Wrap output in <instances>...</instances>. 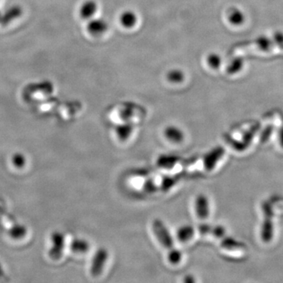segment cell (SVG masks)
Instances as JSON below:
<instances>
[{
    "mask_svg": "<svg viewBox=\"0 0 283 283\" xmlns=\"http://www.w3.org/2000/svg\"><path fill=\"white\" fill-rule=\"evenodd\" d=\"M154 231L158 237L160 243L169 251V260L172 264L178 263L181 259V255L174 248L172 239L165 226L160 220H156L153 224Z\"/></svg>",
    "mask_w": 283,
    "mask_h": 283,
    "instance_id": "cell-1",
    "label": "cell"
},
{
    "mask_svg": "<svg viewBox=\"0 0 283 283\" xmlns=\"http://www.w3.org/2000/svg\"><path fill=\"white\" fill-rule=\"evenodd\" d=\"M264 214H265V221H264L262 229H261V237L265 243H269L273 237V210L272 205L269 202H264L262 205Z\"/></svg>",
    "mask_w": 283,
    "mask_h": 283,
    "instance_id": "cell-2",
    "label": "cell"
},
{
    "mask_svg": "<svg viewBox=\"0 0 283 283\" xmlns=\"http://www.w3.org/2000/svg\"><path fill=\"white\" fill-rule=\"evenodd\" d=\"M108 24L103 18H92L86 26V30L93 36H99L105 34L108 31Z\"/></svg>",
    "mask_w": 283,
    "mask_h": 283,
    "instance_id": "cell-3",
    "label": "cell"
},
{
    "mask_svg": "<svg viewBox=\"0 0 283 283\" xmlns=\"http://www.w3.org/2000/svg\"><path fill=\"white\" fill-rule=\"evenodd\" d=\"M23 14V8L19 5L11 6L5 12L3 13L0 19V25L2 26H7L13 20L21 17Z\"/></svg>",
    "mask_w": 283,
    "mask_h": 283,
    "instance_id": "cell-4",
    "label": "cell"
},
{
    "mask_svg": "<svg viewBox=\"0 0 283 283\" xmlns=\"http://www.w3.org/2000/svg\"><path fill=\"white\" fill-rule=\"evenodd\" d=\"M119 21L124 29H134L139 23V16L134 10H126L120 14Z\"/></svg>",
    "mask_w": 283,
    "mask_h": 283,
    "instance_id": "cell-5",
    "label": "cell"
},
{
    "mask_svg": "<svg viewBox=\"0 0 283 283\" xmlns=\"http://www.w3.org/2000/svg\"><path fill=\"white\" fill-rule=\"evenodd\" d=\"M99 5L95 0H86L79 9L80 17L83 20H90L96 14Z\"/></svg>",
    "mask_w": 283,
    "mask_h": 283,
    "instance_id": "cell-6",
    "label": "cell"
},
{
    "mask_svg": "<svg viewBox=\"0 0 283 283\" xmlns=\"http://www.w3.org/2000/svg\"><path fill=\"white\" fill-rule=\"evenodd\" d=\"M107 257H108V253L105 249H100L98 250L96 254L94 256L93 262H92V273L94 276L100 275Z\"/></svg>",
    "mask_w": 283,
    "mask_h": 283,
    "instance_id": "cell-7",
    "label": "cell"
},
{
    "mask_svg": "<svg viewBox=\"0 0 283 283\" xmlns=\"http://www.w3.org/2000/svg\"><path fill=\"white\" fill-rule=\"evenodd\" d=\"M52 241L54 247L50 251V256L52 259H58L61 256L64 247V236L59 232L54 233L52 235Z\"/></svg>",
    "mask_w": 283,
    "mask_h": 283,
    "instance_id": "cell-8",
    "label": "cell"
},
{
    "mask_svg": "<svg viewBox=\"0 0 283 283\" xmlns=\"http://www.w3.org/2000/svg\"><path fill=\"white\" fill-rule=\"evenodd\" d=\"M227 18L228 23L231 26H236V27L237 26H241L246 21V15H245L244 12H243V10L236 8V7L231 9L228 11Z\"/></svg>",
    "mask_w": 283,
    "mask_h": 283,
    "instance_id": "cell-9",
    "label": "cell"
},
{
    "mask_svg": "<svg viewBox=\"0 0 283 283\" xmlns=\"http://www.w3.org/2000/svg\"><path fill=\"white\" fill-rule=\"evenodd\" d=\"M196 212L201 219H205L209 215V202L203 194L199 195L196 200Z\"/></svg>",
    "mask_w": 283,
    "mask_h": 283,
    "instance_id": "cell-10",
    "label": "cell"
},
{
    "mask_svg": "<svg viewBox=\"0 0 283 283\" xmlns=\"http://www.w3.org/2000/svg\"><path fill=\"white\" fill-rule=\"evenodd\" d=\"M186 74L180 69H171L166 73V80L172 84H180L184 82Z\"/></svg>",
    "mask_w": 283,
    "mask_h": 283,
    "instance_id": "cell-11",
    "label": "cell"
},
{
    "mask_svg": "<svg viewBox=\"0 0 283 283\" xmlns=\"http://www.w3.org/2000/svg\"><path fill=\"white\" fill-rule=\"evenodd\" d=\"M224 150L223 148L219 147L214 149L205 158V165L206 169L210 170L215 165V163L221 159V157L224 155Z\"/></svg>",
    "mask_w": 283,
    "mask_h": 283,
    "instance_id": "cell-12",
    "label": "cell"
},
{
    "mask_svg": "<svg viewBox=\"0 0 283 283\" xmlns=\"http://www.w3.org/2000/svg\"><path fill=\"white\" fill-rule=\"evenodd\" d=\"M206 63L212 70H218L223 64V58L218 53H210L207 55Z\"/></svg>",
    "mask_w": 283,
    "mask_h": 283,
    "instance_id": "cell-13",
    "label": "cell"
},
{
    "mask_svg": "<svg viewBox=\"0 0 283 283\" xmlns=\"http://www.w3.org/2000/svg\"><path fill=\"white\" fill-rule=\"evenodd\" d=\"M165 136L168 139L175 143H180L183 139V133L178 127H168L165 130Z\"/></svg>",
    "mask_w": 283,
    "mask_h": 283,
    "instance_id": "cell-14",
    "label": "cell"
},
{
    "mask_svg": "<svg viewBox=\"0 0 283 283\" xmlns=\"http://www.w3.org/2000/svg\"><path fill=\"white\" fill-rule=\"evenodd\" d=\"M244 67V61L243 58H235L227 66V71L229 74H236L243 70Z\"/></svg>",
    "mask_w": 283,
    "mask_h": 283,
    "instance_id": "cell-15",
    "label": "cell"
},
{
    "mask_svg": "<svg viewBox=\"0 0 283 283\" xmlns=\"http://www.w3.org/2000/svg\"><path fill=\"white\" fill-rule=\"evenodd\" d=\"M274 41L271 40L267 36H259L255 41V45L258 47L259 50L263 51H267L271 49L273 46Z\"/></svg>",
    "mask_w": 283,
    "mask_h": 283,
    "instance_id": "cell-16",
    "label": "cell"
},
{
    "mask_svg": "<svg viewBox=\"0 0 283 283\" xmlns=\"http://www.w3.org/2000/svg\"><path fill=\"white\" fill-rule=\"evenodd\" d=\"M89 248V244H88V243L84 241V240L76 239V240H74L73 243H72V249H73L75 253H86Z\"/></svg>",
    "mask_w": 283,
    "mask_h": 283,
    "instance_id": "cell-17",
    "label": "cell"
},
{
    "mask_svg": "<svg viewBox=\"0 0 283 283\" xmlns=\"http://www.w3.org/2000/svg\"><path fill=\"white\" fill-rule=\"evenodd\" d=\"M193 234V230L190 226L182 227L179 231L178 237L181 242H187L191 238Z\"/></svg>",
    "mask_w": 283,
    "mask_h": 283,
    "instance_id": "cell-18",
    "label": "cell"
},
{
    "mask_svg": "<svg viewBox=\"0 0 283 283\" xmlns=\"http://www.w3.org/2000/svg\"><path fill=\"white\" fill-rule=\"evenodd\" d=\"M222 246L225 247L226 249H240V248H244L245 246L242 243H238V242L235 241L234 239L229 238V237H224L221 243Z\"/></svg>",
    "mask_w": 283,
    "mask_h": 283,
    "instance_id": "cell-19",
    "label": "cell"
},
{
    "mask_svg": "<svg viewBox=\"0 0 283 283\" xmlns=\"http://www.w3.org/2000/svg\"><path fill=\"white\" fill-rule=\"evenodd\" d=\"M132 130H133V127L130 124H125V125L119 126L117 133L121 139H125L126 138L128 137Z\"/></svg>",
    "mask_w": 283,
    "mask_h": 283,
    "instance_id": "cell-20",
    "label": "cell"
},
{
    "mask_svg": "<svg viewBox=\"0 0 283 283\" xmlns=\"http://www.w3.org/2000/svg\"><path fill=\"white\" fill-rule=\"evenodd\" d=\"M13 162H14V165L17 166V168H21V167L25 165L26 158H25V157L23 156V155L17 154V155H14V158H13Z\"/></svg>",
    "mask_w": 283,
    "mask_h": 283,
    "instance_id": "cell-21",
    "label": "cell"
},
{
    "mask_svg": "<svg viewBox=\"0 0 283 283\" xmlns=\"http://www.w3.org/2000/svg\"><path fill=\"white\" fill-rule=\"evenodd\" d=\"M274 43H277L280 46L283 47V32H275L273 36Z\"/></svg>",
    "mask_w": 283,
    "mask_h": 283,
    "instance_id": "cell-22",
    "label": "cell"
},
{
    "mask_svg": "<svg viewBox=\"0 0 283 283\" xmlns=\"http://www.w3.org/2000/svg\"><path fill=\"white\" fill-rule=\"evenodd\" d=\"M278 137H279L280 145H281V147L283 148V127L279 130Z\"/></svg>",
    "mask_w": 283,
    "mask_h": 283,
    "instance_id": "cell-23",
    "label": "cell"
},
{
    "mask_svg": "<svg viewBox=\"0 0 283 283\" xmlns=\"http://www.w3.org/2000/svg\"><path fill=\"white\" fill-rule=\"evenodd\" d=\"M4 278V272L2 266L0 265V278Z\"/></svg>",
    "mask_w": 283,
    "mask_h": 283,
    "instance_id": "cell-24",
    "label": "cell"
},
{
    "mask_svg": "<svg viewBox=\"0 0 283 283\" xmlns=\"http://www.w3.org/2000/svg\"><path fill=\"white\" fill-rule=\"evenodd\" d=\"M2 14L3 13L0 11V19H1V17H2Z\"/></svg>",
    "mask_w": 283,
    "mask_h": 283,
    "instance_id": "cell-25",
    "label": "cell"
}]
</instances>
